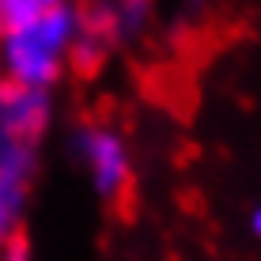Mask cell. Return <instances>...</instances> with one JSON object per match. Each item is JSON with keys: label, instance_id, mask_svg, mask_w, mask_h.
Here are the masks:
<instances>
[{"label": "cell", "instance_id": "ba28073f", "mask_svg": "<svg viewBox=\"0 0 261 261\" xmlns=\"http://www.w3.org/2000/svg\"><path fill=\"white\" fill-rule=\"evenodd\" d=\"M254 231H257V235H261V208L254 212Z\"/></svg>", "mask_w": 261, "mask_h": 261}, {"label": "cell", "instance_id": "277c9868", "mask_svg": "<svg viewBox=\"0 0 261 261\" xmlns=\"http://www.w3.org/2000/svg\"><path fill=\"white\" fill-rule=\"evenodd\" d=\"M76 155L87 167L98 197L114 208L129 212L133 204V163L129 151H125L121 137L106 125H84L76 133Z\"/></svg>", "mask_w": 261, "mask_h": 261}, {"label": "cell", "instance_id": "3957f363", "mask_svg": "<svg viewBox=\"0 0 261 261\" xmlns=\"http://www.w3.org/2000/svg\"><path fill=\"white\" fill-rule=\"evenodd\" d=\"M76 42H72V61L76 72H95L110 57L121 42L140 34L151 23L155 0H91V4L76 8Z\"/></svg>", "mask_w": 261, "mask_h": 261}, {"label": "cell", "instance_id": "6da1fadb", "mask_svg": "<svg viewBox=\"0 0 261 261\" xmlns=\"http://www.w3.org/2000/svg\"><path fill=\"white\" fill-rule=\"evenodd\" d=\"M76 19H80L76 8L61 4L27 19L15 31L0 34V76L34 87V91H49L72 61Z\"/></svg>", "mask_w": 261, "mask_h": 261}, {"label": "cell", "instance_id": "7a4b0ae2", "mask_svg": "<svg viewBox=\"0 0 261 261\" xmlns=\"http://www.w3.org/2000/svg\"><path fill=\"white\" fill-rule=\"evenodd\" d=\"M49 118V91H34V87L0 76V178H34Z\"/></svg>", "mask_w": 261, "mask_h": 261}, {"label": "cell", "instance_id": "5b68a950", "mask_svg": "<svg viewBox=\"0 0 261 261\" xmlns=\"http://www.w3.org/2000/svg\"><path fill=\"white\" fill-rule=\"evenodd\" d=\"M27 190H31V178H15V174L0 178V254H4L8 242L19 235Z\"/></svg>", "mask_w": 261, "mask_h": 261}, {"label": "cell", "instance_id": "8992f818", "mask_svg": "<svg viewBox=\"0 0 261 261\" xmlns=\"http://www.w3.org/2000/svg\"><path fill=\"white\" fill-rule=\"evenodd\" d=\"M61 4H72V0H0V34L15 31L27 19L49 12V8H61Z\"/></svg>", "mask_w": 261, "mask_h": 261}, {"label": "cell", "instance_id": "52a82bcc", "mask_svg": "<svg viewBox=\"0 0 261 261\" xmlns=\"http://www.w3.org/2000/svg\"><path fill=\"white\" fill-rule=\"evenodd\" d=\"M0 261H34V257H31V242H27V235H23V231H19V235H15V239L4 246Z\"/></svg>", "mask_w": 261, "mask_h": 261}]
</instances>
